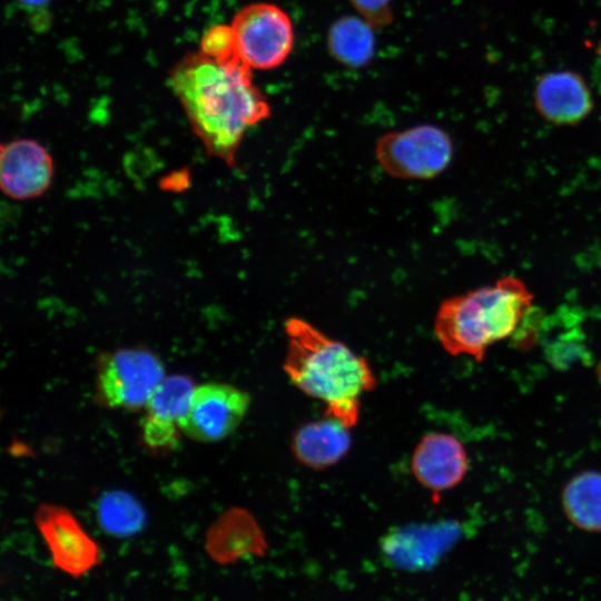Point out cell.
Segmentation results:
<instances>
[{
    "label": "cell",
    "mask_w": 601,
    "mask_h": 601,
    "mask_svg": "<svg viewBox=\"0 0 601 601\" xmlns=\"http://www.w3.org/2000/svg\"><path fill=\"white\" fill-rule=\"evenodd\" d=\"M169 86L195 132L214 157L235 166L247 130L268 118L270 107L242 60L220 62L201 51L180 59Z\"/></svg>",
    "instance_id": "6da1fadb"
},
{
    "label": "cell",
    "mask_w": 601,
    "mask_h": 601,
    "mask_svg": "<svg viewBox=\"0 0 601 601\" xmlns=\"http://www.w3.org/2000/svg\"><path fill=\"white\" fill-rule=\"evenodd\" d=\"M239 58L252 69L280 66L294 46L293 24L285 11L269 2L243 7L230 23Z\"/></svg>",
    "instance_id": "5b68a950"
},
{
    "label": "cell",
    "mask_w": 601,
    "mask_h": 601,
    "mask_svg": "<svg viewBox=\"0 0 601 601\" xmlns=\"http://www.w3.org/2000/svg\"><path fill=\"white\" fill-rule=\"evenodd\" d=\"M195 387L188 376L171 375L155 390L142 420V436L149 446L170 447L177 443Z\"/></svg>",
    "instance_id": "8fae6325"
},
{
    "label": "cell",
    "mask_w": 601,
    "mask_h": 601,
    "mask_svg": "<svg viewBox=\"0 0 601 601\" xmlns=\"http://www.w3.org/2000/svg\"><path fill=\"white\" fill-rule=\"evenodd\" d=\"M358 13L373 27H385L392 21V0H349Z\"/></svg>",
    "instance_id": "ffe728a7"
},
{
    "label": "cell",
    "mask_w": 601,
    "mask_h": 601,
    "mask_svg": "<svg viewBox=\"0 0 601 601\" xmlns=\"http://www.w3.org/2000/svg\"><path fill=\"white\" fill-rule=\"evenodd\" d=\"M284 329L283 367L289 381L322 401L325 415L352 428L359 417L361 396L376 386L367 359L303 318H288Z\"/></svg>",
    "instance_id": "7a4b0ae2"
},
{
    "label": "cell",
    "mask_w": 601,
    "mask_h": 601,
    "mask_svg": "<svg viewBox=\"0 0 601 601\" xmlns=\"http://www.w3.org/2000/svg\"><path fill=\"white\" fill-rule=\"evenodd\" d=\"M53 160L38 141L18 138L2 144L0 185L4 195L16 200L32 199L49 188Z\"/></svg>",
    "instance_id": "9c48e42d"
},
{
    "label": "cell",
    "mask_w": 601,
    "mask_h": 601,
    "mask_svg": "<svg viewBox=\"0 0 601 601\" xmlns=\"http://www.w3.org/2000/svg\"><path fill=\"white\" fill-rule=\"evenodd\" d=\"M562 505L575 526L601 531V473L583 472L571 479L563 490Z\"/></svg>",
    "instance_id": "e0dca14e"
},
{
    "label": "cell",
    "mask_w": 601,
    "mask_h": 601,
    "mask_svg": "<svg viewBox=\"0 0 601 601\" xmlns=\"http://www.w3.org/2000/svg\"><path fill=\"white\" fill-rule=\"evenodd\" d=\"M165 380V370L154 353L144 348L118 349L106 355L98 368V391L110 407H145Z\"/></svg>",
    "instance_id": "8992f818"
},
{
    "label": "cell",
    "mask_w": 601,
    "mask_h": 601,
    "mask_svg": "<svg viewBox=\"0 0 601 601\" xmlns=\"http://www.w3.org/2000/svg\"><path fill=\"white\" fill-rule=\"evenodd\" d=\"M98 520L107 533L116 536H129L142 529L145 514L141 506L132 497L116 492L100 500Z\"/></svg>",
    "instance_id": "ac0fdd59"
},
{
    "label": "cell",
    "mask_w": 601,
    "mask_h": 601,
    "mask_svg": "<svg viewBox=\"0 0 601 601\" xmlns=\"http://www.w3.org/2000/svg\"><path fill=\"white\" fill-rule=\"evenodd\" d=\"M28 7H40L48 3L50 0H18Z\"/></svg>",
    "instance_id": "44dd1931"
},
{
    "label": "cell",
    "mask_w": 601,
    "mask_h": 601,
    "mask_svg": "<svg viewBox=\"0 0 601 601\" xmlns=\"http://www.w3.org/2000/svg\"><path fill=\"white\" fill-rule=\"evenodd\" d=\"M373 26L365 19L343 17L329 28L327 45L329 53L341 63L358 68L374 56L375 37Z\"/></svg>",
    "instance_id": "2e32d148"
},
{
    "label": "cell",
    "mask_w": 601,
    "mask_h": 601,
    "mask_svg": "<svg viewBox=\"0 0 601 601\" xmlns=\"http://www.w3.org/2000/svg\"><path fill=\"white\" fill-rule=\"evenodd\" d=\"M206 550L215 562L226 565L246 555H264L266 542L248 518L231 516L221 520L208 533Z\"/></svg>",
    "instance_id": "9a60e30c"
},
{
    "label": "cell",
    "mask_w": 601,
    "mask_h": 601,
    "mask_svg": "<svg viewBox=\"0 0 601 601\" xmlns=\"http://www.w3.org/2000/svg\"><path fill=\"white\" fill-rule=\"evenodd\" d=\"M532 299L521 279L503 277L445 299L436 312L435 335L450 354L482 361L491 345L516 332Z\"/></svg>",
    "instance_id": "3957f363"
},
{
    "label": "cell",
    "mask_w": 601,
    "mask_h": 601,
    "mask_svg": "<svg viewBox=\"0 0 601 601\" xmlns=\"http://www.w3.org/2000/svg\"><path fill=\"white\" fill-rule=\"evenodd\" d=\"M199 51L220 62L242 60L231 26L216 24L208 28L201 37Z\"/></svg>",
    "instance_id": "d6986e66"
},
{
    "label": "cell",
    "mask_w": 601,
    "mask_h": 601,
    "mask_svg": "<svg viewBox=\"0 0 601 601\" xmlns=\"http://www.w3.org/2000/svg\"><path fill=\"white\" fill-rule=\"evenodd\" d=\"M351 444L349 428L325 415L299 426L294 432L290 447L300 464L324 470L338 463L348 453Z\"/></svg>",
    "instance_id": "4fadbf2b"
},
{
    "label": "cell",
    "mask_w": 601,
    "mask_h": 601,
    "mask_svg": "<svg viewBox=\"0 0 601 601\" xmlns=\"http://www.w3.org/2000/svg\"><path fill=\"white\" fill-rule=\"evenodd\" d=\"M539 114L554 125H575L592 110L591 91L584 79L570 70L549 71L539 77L534 88Z\"/></svg>",
    "instance_id": "7c38bea8"
},
{
    "label": "cell",
    "mask_w": 601,
    "mask_h": 601,
    "mask_svg": "<svg viewBox=\"0 0 601 601\" xmlns=\"http://www.w3.org/2000/svg\"><path fill=\"white\" fill-rule=\"evenodd\" d=\"M250 404L245 391L225 383L196 386L180 431L198 442H217L242 423Z\"/></svg>",
    "instance_id": "52a82bcc"
},
{
    "label": "cell",
    "mask_w": 601,
    "mask_h": 601,
    "mask_svg": "<svg viewBox=\"0 0 601 601\" xmlns=\"http://www.w3.org/2000/svg\"><path fill=\"white\" fill-rule=\"evenodd\" d=\"M36 521L52 564L60 571L79 579L100 563L99 546L67 510L43 506Z\"/></svg>",
    "instance_id": "ba28073f"
},
{
    "label": "cell",
    "mask_w": 601,
    "mask_h": 601,
    "mask_svg": "<svg viewBox=\"0 0 601 601\" xmlns=\"http://www.w3.org/2000/svg\"><path fill=\"white\" fill-rule=\"evenodd\" d=\"M411 470L417 482L437 499L441 492L453 489L463 480L467 455L455 436L431 432L416 444L411 456Z\"/></svg>",
    "instance_id": "30bf717a"
},
{
    "label": "cell",
    "mask_w": 601,
    "mask_h": 601,
    "mask_svg": "<svg viewBox=\"0 0 601 601\" xmlns=\"http://www.w3.org/2000/svg\"><path fill=\"white\" fill-rule=\"evenodd\" d=\"M456 521L396 528L387 533L382 550L392 560L436 559L460 535Z\"/></svg>",
    "instance_id": "5bb4252c"
},
{
    "label": "cell",
    "mask_w": 601,
    "mask_h": 601,
    "mask_svg": "<svg viewBox=\"0 0 601 601\" xmlns=\"http://www.w3.org/2000/svg\"><path fill=\"white\" fill-rule=\"evenodd\" d=\"M378 164L390 176L402 179H431L450 164V136L434 125H418L383 135L376 145Z\"/></svg>",
    "instance_id": "277c9868"
}]
</instances>
